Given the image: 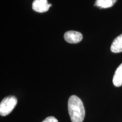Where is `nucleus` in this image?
I'll list each match as a JSON object with an SVG mask.
<instances>
[{"label": "nucleus", "mask_w": 122, "mask_h": 122, "mask_svg": "<svg viewBox=\"0 0 122 122\" xmlns=\"http://www.w3.org/2000/svg\"><path fill=\"white\" fill-rule=\"evenodd\" d=\"M17 103V99L14 96H8L2 100L0 103V114L5 117L11 112Z\"/></svg>", "instance_id": "f03ea898"}, {"label": "nucleus", "mask_w": 122, "mask_h": 122, "mask_svg": "<svg viewBox=\"0 0 122 122\" xmlns=\"http://www.w3.org/2000/svg\"><path fill=\"white\" fill-rule=\"evenodd\" d=\"M42 122H58V120L54 117H48Z\"/></svg>", "instance_id": "6e6552de"}, {"label": "nucleus", "mask_w": 122, "mask_h": 122, "mask_svg": "<svg viewBox=\"0 0 122 122\" xmlns=\"http://www.w3.org/2000/svg\"><path fill=\"white\" fill-rule=\"evenodd\" d=\"M117 1V0H96L94 5L100 8H109L112 7Z\"/></svg>", "instance_id": "0eeeda50"}, {"label": "nucleus", "mask_w": 122, "mask_h": 122, "mask_svg": "<svg viewBox=\"0 0 122 122\" xmlns=\"http://www.w3.org/2000/svg\"><path fill=\"white\" fill-rule=\"evenodd\" d=\"M51 5H52L48 2V0H34L32 4V9L38 13H45L48 11Z\"/></svg>", "instance_id": "20e7f679"}, {"label": "nucleus", "mask_w": 122, "mask_h": 122, "mask_svg": "<svg viewBox=\"0 0 122 122\" xmlns=\"http://www.w3.org/2000/svg\"><path fill=\"white\" fill-rule=\"evenodd\" d=\"M111 51L112 53L122 52V34L116 37L111 46Z\"/></svg>", "instance_id": "39448f33"}, {"label": "nucleus", "mask_w": 122, "mask_h": 122, "mask_svg": "<svg viewBox=\"0 0 122 122\" xmlns=\"http://www.w3.org/2000/svg\"><path fill=\"white\" fill-rule=\"evenodd\" d=\"M64 38L67 42L70 44H77L83 39V35L79 32L69 30L64 35Z\"/></svg>", "instance_id": "7ed1b4c3"}, {"label": "nucleus", "mask_w": 122, "mask_h": 122, "mask_svg": "<svg viewBox=\"0 0 122 122\" xmlns=\"http://www.w3.org/2000/svg\"><path fill=\"white\" fill-rule=\"evenodd\" d=\"M112 83L117 87L122 85V63L120 64L116 70L112 79Z\"/></svg>", "instance_id": "423d86ee"}, {"label": "nucleus", "mask_w": 122, "mask_h": 122, "mask_svg": "<svg viewBox=\"0 0 122 122\" xmlns=\"http://www.w3.org/2000/svg\"><path fill=\"white\" fill-rule=\"evenodd\" d=\"M68 110L72 122H83L85 117V109L82 101L73 95L68 101Z\"/></svg>", "instance_id": "f257e3e1"}]
</instances>
